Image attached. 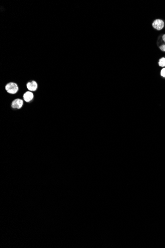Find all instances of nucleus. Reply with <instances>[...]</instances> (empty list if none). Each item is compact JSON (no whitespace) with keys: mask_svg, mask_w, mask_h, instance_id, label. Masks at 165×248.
Returning a JSON list of instances; mask_svg holds the SVG:
<instances>
[{"mask_svg":"<svg viewBox=\"0 0 165 248\" xmlns=\"http://www.w3.org/2000/svg\"><path fill=\"white\" fill-rule=\"evenodd\" d=\"M5 89L8 94H15L18 92L19 87L15 83L10 82L6 84L5 87Z\"/></svg>","mask_w":165,"mask_h":248,"instance_id":"obj_1","label":"nucleus"},{"mask_svg":"<svg viewBox=\"0 0 165 248\" xmlns=\"http://www.w3.org/2000/svg\"><path fill=\"white\" fill-rule=\"evenodd\" d=\"M23 104L24 102L22 99H16L13 100L11 103V107L13 109H20L23 107Z\"/></svg>","mask_w":165,"mask_h":248,"instance_id":"obj_2","label":"nucleus"},{"mask_svg":"<svg viewBox=\"0 0 165 248\" xmlns=\"http://www.w3.org/2000/svg\"><path fill=\"white\" fill-rule=\"evenodd\" d=\"M152 26L157 30H161L164 27V22L161 19H156L153 21Z\"/></svg>","mask_w":165,"mask_h":248,"instance_id":"obj_3","label":"nucleus"},{"mask_svg":"<svg viewBox=\"0 0 165 248\" xmlns=\"http://www.w3.org/2000/svg\"><path fill=\"white\" fill-rule=\"evenodd\" d=\"M26 87L30 91H35L38 88V84L35 81H32L28 82Z\"/></svg>","mask_w":165,"mask_h":248,"instance_id":"obj_4","label":"nucleus"},{"mask_svg":"<svg viewBox=\"0 0 165 248\" xmlns=\"http://www.w3.org/2000/svg\"><path fill=\"white\" fill-rule=\"evenodd\" d=\"M34 95L32 92L31 91H27L26 92L23 96V98L24 99V101L26 102H31L34 98Z\"/></svg>","mask_w":165,"mask_h":248,"instance_id":"obj_5","label":"nucleus"},{"mask_svg":"<svg viewBox=\"0 0 165 248\" xmlns=\"http://www.w3.org/2000/svg\"><path fill=\"white\" fill-rule=\"evenodd\" d=\"M158 64L161 67H165V58L162 57L159 59Z\"/></svg>","mask_w":165,"mask_h":248,"instance_id":"obj_6","label":"nucleus"},{"mask_svg":"<svg viewBox=\"0 0 165 248\" xmlns=\"http://www.w3.org/2000/svg\"><path fill=\"white\" fill-rule=\"evenodd\" d=\"M161 75L165 78V68H163L161 71Z\"/></svg>","mask_w":165,"mask_h":248,"instance_id":"obj_7","label":"nucleus"},{"mask_svg":"<svg viewBox=\"0 0 165 248\" xmlns=\"http://www.w3.org/2000/svg\"><path fill=\"white\" fill-rule=\"evenodd\" d=\"M160 49L163 52H165V45H162L160 46Z\"/></svg>","mask_w":165,"mask_h":248,"instance_id":"obj_8","label":"nucleus"},{"mask_svg":"<svg viewBox=\"0 0 165 248\" xmlns=\"http://www.w3.org/2000/svg\"><path fill=\"white\" fill-rule=\"evenodd\" d=\"M162 39L164 41V42H165V34L163 35V36H162Z\"/></svg>","mask_w":165,"mask_h":248,"instance_id":"obj_9","label":"nucleus"}]
</instances>
